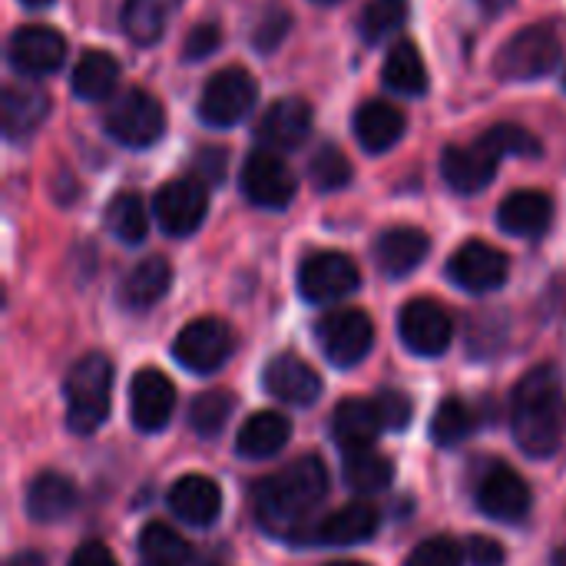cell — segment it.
I'll list each match as a JSON object with an SVG mask.
<instances>
[{"instance_id":"d6986e66","label":"cell","mask_w":566,"mask_h":566,"mask_svg":"<svg viewBox=\"0 0 566 566\" xmlns=\"http://www.w3.org/2000/svg\"><path fill=\"white\" fill-rule=\"evenodd\" d=\"M385 431V421L378 415V405L368 398H345L332 415V438L345 454L371 451Z\"/></svg>"},{"instance_id":"4dcf8cb0","label":"cell","mask_w":566,"mask_h":566,"mask_svg":"<svg viewBox=\"0 0 566 566\" xmlns=\"http://www.w3.org/2000/svg\"><path fill=\"white\" fill-rule=\"evenodd\" d=\"M182 0H126L123 3V30L133 43L149 46L163 40L172 13L179 10Z\"/></svg>"},{"instance_id":"816d5d0a","label":"cell","mask_w":566,"mask_h":566,"mask_svg":"<svg viewBox=\"0 0 566 566\" xmlns=\"http://www.w3.org/2000/svg\"><path fill=\"white\" fill-rule=\"evenodd\" d=\"M20 3H27V7H46V3H53V0H20Z\"/></svg>"},{"instance_id":"277c9868","label":"cell","mask_w":566,"mask_h":566,"mask_svg":"<svg viewBox=\"0 0 566 566\" xmlns=\"http://www.w3.org/2000/svg\"><path fill=\"white\" fill-rule=\"evenodd\" d=\"M564 56V43L557 36L554 27L537 23V27H524L517 30L497 53L494 70L501 80H514V83H527V80H544L557 70Z\"/></svg>"},{"instance_id":"836d02e7","label":"cell","mask_w":566,"mask_h":566,"mask_svg":"<svg viewBox=\"0 0 566 566\" xmlns=\"http://www.w3.org/2000/svg\"><path fill=\"white\" fill-rule=\"evenodd\" d=\"M139 557L146 566H189L192 547L166 524H146L139 531Z\"/></svg>"},{"instance_id":"e0dca14e","label":"cell","mask_w":566,"mask_h":566,"mask_svg":"<svg viewBox=\"0 0 566 566\" xmlns=\"http://www.w3.org/2000/svg\"><path fill=\"white\" fill-rule=\"evenodd\" d=\"M66 56V40L53 27H20L10 36V66L23 76H46L60 70Z\"/></svg>"},{"instance_id":"ab89813d","label":"cell","mask_w":566,"mask_h":566,"mask_svg":"<svg viewBox=\"0 0 566 566\" xmlns=\"http://www.w3.org/2000/svg\"><path fill=\"white\" fill-rule=\"evenodd\" d=\"M405 20V3L401 0H375L361 10V36L368 43H378L385 40L388 33H395Z\"/></svg>"},{"instance_id":"3957f363","label":"cell","mask_w":566,"mask_h":566,"mask_svg":"<svg viewBox=\"0 0 566 566\" xmlns=\"http://www.w3.org/2000/svg\"><path fill=\"white\" fill-rule=\"evenodd\" d=\"M113 378L116 368L106 355H86L70 368L63 395H66V428L73 434L86 438L99 431V424L109 418Z\"/></svg>"},{"instance_id":"9a60e30c","label":"cell","mask_w":566,"mask_h":566,"mask_svg":"<svg viewBox=\"0 0 566 566\" xmlns=\"http://www.w3.org/2000/svg\"><path fill=\"white\" fill-rule=\"evenodd\" d=\"M265 391L292 408H308L322 398V375L298 355H275L262 375Z\"/></svg>"},{"instance_id":"f35d334b","label":"cell","mask_w":566,"mask_h":566,"mask_svg":"<svg viewBox=\"0 0 566 566\" xmlns=\"http://www.w3.org/2000/svg\"><path fill=\"white\" fill-rule=\"evenodd\" d=\"M481 146L488 153H494L497 159L501 156H541V149H544L541 139L531 129L517 126V123H497V126H491L481 136Z\"/></svg>"},{"instance_id":"f546056e","label":"cell","mask_w":566,"mask_h":566,"mask_svg":"<svg viewBox=\"0 0 566 566\" xmlns=\"http://www.w3.org/2000/svg\"><path fill=\"white\" fill-rule=\"evenodd\" d=\"M3 133L10 139L33 133L46 116V93L30 83H10L3 90Z\"/></svg>"},{"instance_id":"d4e9b609","label":"cell","mask_w":566,"mask_h":566,"mask_svg":"<svg viewBox=\"0 0 566 566\" xmlns=\"http://www.w3.org/2000/svg\"><path fill=\"white\" fill-rule=\"evenodd\" d=\"M289 438H292V421L282 411H255L239 428L235 454L245 461H265L282 454Z\"/></svg>"},{"instance_id":"ffe728a7","label":"cell","mask_w":566,"mask_h":566,"mask_svg":"<svg viewBox=\"0 0 566 566\" xmlns=\"http://www.w3.org/2000/svg\"><path fill=\"white\" fill-rule=\"evenodd\" d=\"M169 511L189 527H212L222 514V491L206 474H186L169 488Z\"/></svg>"},{"instance_id":"db71d44e","label":"cell","mask_w":566,"mask_h":566,"mask_svg":"<svg viewBox=\"0 0 566 566\" xmlns=\"http://www.w3.org/2000/svg\"><path fill=\"white\" fill-rule=\"evenodd\" d=\"M315 3H338V0H315Z\"/></svg>"},{"instance_id":"f6af8a7d","label":"cell","mask_w":566,"mask_h":566,"mask_svg":"<svg viewBox=\"0 0 566 566\" xmlns=\"http://www.w3.org/2000/svg\"><path fill=\"white\" fill-rule=\"evenodd\" d=\"M471 566H504V547L491 537H471V544L464 547Z\"/></svg>"},{"instance_id":"484cf974","label":"cell","mask_w":566,"mask_h":566,"mask_svg":"<svg viewBox=\"0 0 566 566\" xmlns=\"http://www.w3.org/2000/svg\"><path fill=\"white\" fill-rule=\"evenodd\" d=\"M355 136L365 153H388L405 136V113L385 99H368L355 113Z\"/></svg>"},{"instance_id":"2e32d148","label":"cell","mask_w":566,"mask_h":566,"mask_svg":"<svg viewBox=\"0 0 566 566\" xmlns=\"http://www.w3.org/2000/svg\"><path fill=\"white\" fill-rule=\"evenodd\" d=\"M534 504V494L527 488V481L507 468V464H497L488 471V478L481 481V491H478V507L491 517V521H504V524H517L527 517Z\"/></svg>"},{"instance_id":"5b68a950","label":"cell","mask_w":566,"mask_h":566,"mask_svg":"<svg viewBox=\"0 0 566 566\" xmlns=\"http://www.w3.org/2000/svg\"><path fill=\"white\" fill-rule=\"evenodd\" d=\"M106 133L133 149H146L163 139L166 133V109L149 90H126L106 109Z\"/></svg>"},{"instance_id":"44dd1931","label":"cell","mask_w":566,"mask_h":566,"mask_svg":"<svg viewBox=\"0 0 566 566\" xmlns=\"http://www.w3.org/2000/svg\"><path fill=\"white\" fill-rule=\"evenodd\" d=\"M494 172H497V156L488 153L481 143L448 146L441 156V176L461 196H474V192L488 189L494 182Z\"/></svg>"},{"instance_id":"bcb514c9","label":"cell","mask_w":566,"mask_h":566,"mask_svg":"<svg viewBox=\"0 0 566 566\" xmlns=\"http://www.w3.org/2000/svg\"><path fill=\"white\" fill-rule=\"evenodd\" d=\"M66 566H119V564H116V557H113V551H109L106 544H99V541H86V544H80V547L73 551V557H70V564Z\"/></svg>"},{"instance_id":"52a82bcc","label":"cell","mask_w":566,"mask_h":566,"mask_svg":"<svg viewBox=\"0 0 566 566\" xmlns=\"http://www.w3.org/2000/svg\"><path fill=\"white\" fill-rule=\"evenodd\" d=\"M255 99H259V86L245 70L239 66L219 70L199 96V119L216 129L235 126L252 113Z\"/></svg>"},{"instance_id":"60d3db41","label":"cell","mask_w":566,"mask_h":566,"mask_svg":"<svg viewBox=\"0 0 566 566\" xmlns=\"http://www.w3.org/2000/svg\"><path fill=\"white\" fill-rule=\"evenodd\" d=\"M468 560V551L451 541V537H431L424 544H418L408 557L405 566H464Z\"/></svg>"},{"instance_id":"d590c367","label":"cell","mask_w":566,"mask_h":566,"mask_svg":"<svg viewBox=\"0 0 566 566\" xmlns=\"http://www.w3.org/2000/svg\"><path fill=\"white\" fill-rule=\"evenodd\" d=\"M232 408H235V398L229 391H222V388L202 391L189 408V424L199 438H216L229 424Z\"/></svg>"},{"instance_id":"ac0fdd59","label":"cell","mask_w":566,"mask_h":566,"mask_svg":"<svg viewBox=\"0 0 566 566\" xmlns=\"http://www.w3.org/2000/svg\"><path fill=\"white\" fill-rule=\"evenodd\" d=\"M381 527V514L368 501H352L338 511H332L325 521L312 527V541L325 547H358L371 541Z\"/></svg>"},{"instance_id":"e575fe53","label":"cell","mask_w":566,"mask_h":566,"mask_svg":"<svg viewBox=\"0 0 566 566\" xmlns=\"http://www.w3.org/2000/svg\"><path fill=\"white\" fill-rule=\"evenodd\" d=\"M106 229L123 242V245H139L149 232V212L136 192H119L106 206Z\"/></svg>"},{"instance_id":"cb8c5ba5","label":"cell","mask_w":566,"mask_h":566,"mask_svg":"<svg viewBox=\"0 0 566 566\" xmlns=\"http://www.w3.org/2000/svg\"><path fill=\"white\" fill-rule=\"evenodd\" d=\"M308 133H312V106L298 96L275 99L259 123V136L272 149H298L308 139Z\"/></svg>"},{"instance_id":"7bdbcfd3","label":"cell","mask_w":566,"mask_h":566,"mask_svg":"<svg viewBox=\"0 0 566 566\" xmlns=\"http://www.w3.org/2000/svg\"><path fill=\"white\" fill-rule=\"evenodd\" d=\"M219 43H222V30H219V23L202 20V23H196V27L189 30L186 43H182V56H186V60H206L209 53H216V46H219Z\"/></svg>"},{"instance_id":"11a10c76","label":"cell","mask_w":566,"mask_h":566,"mask_svg":"<svg viewBox=\"0 0 566 566\" xmlns=\"http://www.w3.org/2000/svg\"><path fill=\"white\" fill-rule=\"evenodd\" d=\"M209 566H212V564H209Z\"/></svg>"},{"instance_id":"7c38bea8","label":"cell","mask_w":566,"mask_h":566,"mask_svg":"<svg viewBox=\"0 0 566 566\" xmlns=\"http://www.w3.org/2000/svg\"><path fill=\"white\" fill-rule=\"evenodd\" d=\"M242 192L252 206L279 212L295 199L298 182L282 156H275L272 149H255L242 166Z\"/></svg>"},{"instance_id":"f1b7e54d","label":"cell","mask_w":566,"mask_h":566,"mask_svg":"<svg viewBox=\"0 0 566 566\" xmlns=\"http://www.w3.org/2000/svg\"><path fill=\"white\" fill-rule=\"evenodd\" d=\"M116 83H119V63L106 50H86L70 76V90L86 103L109 99Z\"/></svg>"},{"instance_id":"681fc988","label":"cell","mask_w":566,"mask_h":566,"mask_svg":"<svg viewBox=\"0 0 566 566\" xmlns=\"http://www.w3.org/2000/svg\"><path fill=\"white\" fill-rule=\"evenodd\" d=\"M484 3V10H491V13H501L504 7H511L514 0H481Z\"/></svg>"},{"instance_id":"d6a6232c","label":"cell","mask_w":566,"mask_h":566,"mask_svg":"<svg viewBox=\"0 0 566 566\" xmlns=\"http://www.w3.org/2000/svg\"><path fill=\"white\" fill-rule=\"evenodd\" d=\"M342 474H345V484L355 491V494H381L391 488L395 481V468L385 454H378L375 448L371 451H355V454H345L342 461Z\"/></svg>"},{"instance_id":"603a6c76","label":"cell","mask_w":566,"mask_h":566,"mask_svg":"<svg viewBox=\"0 0 566 566\" xmlns=\"http://www.w3.org/2000/svg\"><path fill=\"white\" fill-rule=\"evenodd\" d=\"M551 222H554V202L547 192L537 189H517L497 209V226L517 239H537L551 229Z\"/></svg>"},{"instance_id":"4fadbf2b","label":"cell","mask_w":566,"mask_h":566,"mask_svg":"<svg viewBox=\"0 0 566 566\" xmlns=\"http://www.w3.org/2000/svg\"><path fill=\"white\" fill-rule=\"evenodd\" d=\"M507 275H511V259L491 242H464L448 262V279L471 295L497 292L507 282Z\"/></svg>"},{"instance_id":"f907efd6","label":"cell","mask_w":566,"mask_h":566,"mask_svg":"<svg viewBox=\"0 0 566 566\" xmlns=\"http://www.w3.org/2000/svg\"><path fill=\"white\" fill-rule=\"evenodd\" d=\"M554 566H566V547H560V551L554 554Z\"/></svg>"},{"instance_id":"4316f807","label":"cell","mask_w":566,"mask_h":566,"mask_svg":"<svg viewBox=\"0 0 566 566\" xmlns=\"http://www.w3.org/2000/svg\"><path fill=\"white\" fill-rule=\"evenodd\" d=\"M76 507V484L60 471H43L27 488V514L36 524H53L70 517Z\"/></svg>"},{"instance_id":"30bf717a","label":"cell","mask_w":566,"mask_h":566,"mask_svg":"<svg viewBox=\"0 0 566 566\" xmlns=\"http://www.w3.org/2000/svg\"><path fill=\"white\" fill-rule=\"evenodd\" d=\"M206 212H209V192L192 176L169 179L153 199V216H156L159 229L172 239L192 235L206 222Z\"/></svg>"},{"instance_id":"1f68e13d","label":"cell","mask_w":566,"mask_h":566,"mask_svg":"<svg viewBox=\"0 0 566 566\" xmlns=\"http://www.w3.org/2000/svg\"><path fill=\"white\" fill-rule=\"evenodd\" d=\"M385 83L395 90V93H405V96H421L428 90V70H424V60L418 53V46L411 40H401L388 50L385 56Z\"/></svg>"},{"instance_id":"9c48e42d","label":"cell","mask_w":566,"mask_h":566,"mask_svg":"<svg viewBox=\"0 0 566 566\" xmlns=\"http://www.w3.org/2000/svg\"><path fill=\"white\" fill-rule=\"evenodd\" d=\"M361 272L345 252H315L298 269V292L312 305L342 302L352 292H358Z\"/></svg>"},{"instance_id":"f5cc1de1","label":"cell","mask_w":566,"mask_h":566,"mask_svg":"<svg viewBox=\"0 0 566 566\" xmlns=\"http://www.w3.org/2000/svg\"><path fill=\"white\" fill-rule=\"evenodd\" d=\"M325 566H368V564H358V560H335V564H325Z\"/></svg>"},{"instance_id":"ba28073f","label":"cell","mask_w":566,"mask_h":566,"mask_svg":"<svg viewBox=\"0 0 566 566\" xmlns=\"http://www.w3.org/2000/svg\"><path fill=\"white\" fill-rule=\"evenodd\" d=\"M232 348L235 338L222 318H196L176 335L172 358L192 375H216L229 361Z\"/></svg>"},{"instance_id":"7a4b0ae2","label":"cell","mask_w":566,"mask_h":566,"mask_svg":"<svg viewBox=\"0 0 566 566\" xmlns=\"http://www.w3.org/2000/svg\"><path fill=\"white\" fill-rule=\"evenodd\" d=\"M511 431L517 448L534 461H547L560 451L566 431V391L554 365H537L517 381L511 398Z\"/></svg>"},{"instance_id":"c3c4849f","label":"cell","mask_w":566,"mask_h":566,"mask_svg":"<svg viewBox=\"0 0 566 566\" xmlns=\"http://www.w3.org/2000/svg\"><path fill=\"white\" fill-rule=\"evenodd\" d=\"M7 566H46V557L36 554V551H20L17 557H10Z\"/></svg>"},{"instance_id":"7dc6e473","label":"cell","mask_w":566,"mask_h":566,"mask_svg":"<svg viewBox=\"0 0 566 566\" xmlns=\"http://www.w3.org/2000/svg\"><path fill=\"white\" fill-rule=\"evenodd\" d=\"M222 166H226V153L222 149H206L202 156H199V169H202V176L206 179H212V182H219L222 179Z\"/></svg>"},{"instance_id":"83f0119b","label":"cell","mask_w":566,"mask_h":566,"mask_svg":"<svg viewBox=\"0 0 566 566\" xmlns=\"http://www.w3.org/2000/svg\"><path fill=\"white\" fill-rule=\"evenodd\" d=\"M169 285H172V269H169V262H166L163 255H149V259H143L139 265H133V272L123 279L119 298H123L126 308L143 312V308H153L156 302H163L166 292H169Z\"/></svg>"},{"instance_id":"74e56055","label":"cell","mask_w":566,"mask_h":566,"mask_svg":"<svg viewBox=\"0 0 566 566\" xmlns=\"http://www.w3.org/2000/svg\"><path fill=\"white\" fill-rule=\"evenodd\" d=\"M308 179H312V186H315L318 192L345 189V186L352 182V163H348V156H345L338 146L325 143V146L308 159Z\"/></svg>"},{"instance_id":"8992f818","label":"cell","mask_w":566,"mask_h":566,"mask_svg":"<svg viewBox=\"0 0 566 566\" xmlns=\"http://www.w3.org/2000/svg\"><path fill=\"white\" fill-rule=\"evenodd\" d=\"M315 338L335 368H355L371 355L375 325L361 308H335L318 322Z\"/></svg>"},{"instance_id":"6da1fadb","label":"cell","mask_w":566,"mask_h":566,"mask_svg":"<svg viewBox=\"0 0 566 566\" xmlns=\"http://www.w3.org/2000/svg\"><path fill=\"white\" fill-rule=\"evenodd\" d=\"M328 491V471L318 458H298L255 488V514L275 537H312L308 517Z\"/></svg>"},{"instance_id":"5bb4252c","label":"cell","mask_w":566,"mask_h":566,"mask_svg":"<svg viewBox=\"0 0 566 566\" xmlns=\"http://www.w3.org/2000/svg\"><path fill=\"white\" fill-rule=\"evenodd\" d=\"M176 411V388L172 381L156 371V368H143L133 375L129 385V421L136 431L143 434H159Z\"/></svg>"},{"instance_id":"8d00e7d4","label":"cell","mask_w":566,"mask_h":566,"mask_svg":"<svg viewBox=\"0 0 566 566\" xmlns=\"http://www.w3.org/2000/svg\"><path fill=\"white\" fill-rule=\"evenodd\" d=\"M471 431H474V415H471L468 401H464V398H444V401L438 405L434 418H431V438H434V444L454 448V444H461Z\"/></svg>"},{"instance_id":"b9f144b4","label":"cell","mask_w":566,"mask_h":566,"mask_svg":"<svg viewBox=\"0 0 566 566\" xmlns=\"http://www.w3.org/2000/svg\"><path fill=\"white\" fill-rule=\"evenodd\" d=\"M375 405H378V415H381V421H385L388 431H405L411 424L415 405H411V398L405 391H391L388 388V391H381L375 398Z\"/></svg>"},{"instance_id":"7402d4cb","label":"cell","mask_w":566,"mask_h":566,"mask_svg":"<svg viewBox=\"0 0 566 566\" xmlns=\"http://www.w3.org/2000/svg\"><path fill=\"white\" fill-rule=\"evenodd\" d=\"M428 252H431V239L424 229H415V226L385 229L375 242V262L391 279L411 275L428 259Z\"/></svg>"},{"instance_id":"8fae6325","label":"cell","mask_w":566,"mask_h":566,"mask_svg":"<svg viewBox=\"0 0 566 566\" xmlns=\"http://www.w3.org/2000/svg\"><path fill=\"white\" fill-rule=\"evenodd\" d=\"M398 335L408 352L421 358H438L454 342V322L434 298H411L398 315Z\"/></svg>"},{"instance_id":"ee69618b","label":"cell","mask_w":566,"mask_h":566,"mask_svg":"<svg viewBox=\"0 0 566 566\" xmlns=\"http://www.w3.org/2000/svg\"><path fill=\"white\" fill-rule=\"evenodd\" d=\"M289 27H292V17L285 13V10H269L265 17H262V23L255 27V50H262V53H272L282 40H285V33H289Z\"/></svg>"}]
</instances>
